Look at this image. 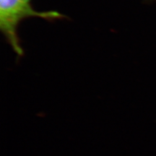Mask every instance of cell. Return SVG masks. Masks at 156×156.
Wrapping results in <instances>:
<instances>
[{"mask_svg":"<svg viewBox=\"0 0 156 156\" xmlns=\"http://www.w3.org/2000/svg\"><path fill=\"white\" fill-rule=\"evenodd\" d=\"M34 17L56 20L63 16L56 11H37L33 8L30 0H0V29L17 56L24 54L17 33L20 23Z\"/></svg>","mask_w":156,"mask_h":156,"instance_id":"6da1fadb","label":"cell"}]
</instances>
